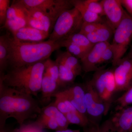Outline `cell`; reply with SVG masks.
<instances>
[{
	"label": "cell",
	"mask_w": 132,
	"mask_h": 132,
	"mask_svg": "<svg viewBox=\"0 0 132 132\" xmlns=\"http://www.w3.org/2000/svg\"><path fill=\"white\" fill-rule=\"evenodd\" d=\"M32 95L6 86L0 81V129L13 118L20 126L29 119L39 115L41 109Z\"/></svg>",
	"instance_id": "cell-1"
},
{
	"label": "cell",
	"mask_w": 132,
	"mask_h": 132,
	"mask_svg": "<svg viewBox=\"0 0 132 132\" xmlns=\"http://www.w3.org/2000/svg\"><path fill=\"white\" fill-rule=\"evenodd\" d=\"M61 47L58 41L21 42L11 37L9 66L16 67L44 61Z\"/></svg>",
	"instance_id": "cell-2"
},
{
	"label": "cell",
	"mask_w": 132,
	"mask_h": 132,
	"mask_svg": "<svg viewBox=\"0 0 132 132\" xmlns=\"http://www.w3.org/2000/svg\"><path fill=\"white\" fill-rule=\"evenodd\" d=\"M46 60L31 65L11 67L6 73L0 75V81L9 87L37 96L41 91Z\"/></svg>",
	"instance_id": "cell-3"
},
{
	"label": "cell",
	"mask_w": 132,
	"mask_h": 132,
	"mask_svg": "<svg viewBox=\"0 0 132 132\" xmlns=\"http://www.w3.org/2000/svg\"><path fill=\"white\" fill-rule=\"evenodd\" d=\"M84 21L81 15L75 7L66 10L58 17L48 40L61 41L80 32Z\"/></svg>",
	"instance_id": "cell-4"
},
{
	"label": "cell",
	"mask_w": 132,
	"mask_h": 132,
	"mask_svg": "<svg viewBox=\"0 0 132 132\" xmlns=\"http://www.w3.org/2000/svg\"><path fill=\"white\" fill-rule=\"evenodd\" d=\"M89 81L109 111L113 102L114 96L117 92L112 69L101 68L95 71Z\"/></svg>",
	"instance_id": "cell-5"
},
{
	"label": "cell",
	"mask_w": 132,
	"mask_h": 132,
	"mask_svg": "<svg viewBox=\"0 0 132 132\" xmlns=\"http://www.w3.org/2000/svg\"><path fill=\"white\" fill-rule=\"evenodd\" d=\"M132 41V16L126 11L123 20L114 31L111 43L114 53L113 66L123 58Z\"/></svg>",
	"instance_id": "cell-6"
},
{
	"label": "cell",
	"mask_w": 132,
	"mask_h": 132,
	"mask_svg": "<svg viewBox=\"0 0 132 132\" xmlns=\"http://www.w3.org/2000/svg\"><path fill=\"white\" fill-rule=\"evenodd\" d=\"M27 9L40 10L54 23L62 12L73 8L71 0H19Z\"/></svg>",
	"instance_id": "cell-7"
},
{
	"label": "cell",
	"mask_w": 132,
	"mask_h": 132,
	"mask_svg": "<svg viewBox=\"0 0 132 132\" xmlns=\"http://www.w3.org/2000/svg\"><path fill=\"white\" fill-rule=\"evenodd\" d=\"M85 91V102L87 115L92 123L99 124L109 111L106 104L99 97L89 81L83 84Z\"/></svg>",
	"instance_id": "cell-8"
},
{
	"label": "cell",
	"mask_w": 132,
	"mask_h": 132,
	"mask_svg": "<svg viewBox=\"0 0 132 132\" xmlns=\"http://www.w3.org/2000/svg\"><path fill=\"white\" fill-rule=\"evenodd\" d=\"M113 66L117 92H126L132 87V59L123 57Z\"/></svg>",
	"instance_id": "cell-9"
},
{
	"label": "cell",
	"mask_w": 132,
	"mask_h": 132,
	"mask_svg": "<svg viewBox=\"0 0 132 132\" xmlns=\"http://www.w3.org/2000/svg\"><path fill=\"white\" fill-rule=\"evenodd\" d=\"M101 2L107 22L114 31L123 20L126 12L121 0H102Z\"/></svg>",
	"instance_id": "cell-10"
},
{
	"label": "cell",
	"mask_w": 132,
	"mask_h": 132,
	"mask_svg": "<svg viewBox=\"0 0 132 132\" xmlns=\"http://www.w3.org/2000/svg\"><path fill=\"white\" fill-rule=\"evenodd\" d=\"M110 44V42L100 43L94 45L85 58L80 60L82 71L87 73L100 69L98 66L102 54Z\"/></svg>",
	"instance_id": "cell-11"
},
{
	"label": "cell",
	"mask_w": 132,
	"mask_h": 132,
	"mask_svg": "<svg viewBox=\"0 0 132 132\" xmlns=\"http://www.w3.org/2000/svg\"><path fill=\"white\" fill-rule=\"evenodd\" d=\"M107 121L118 132H132V106L116 111Z\"/></svg>",
	"instance_id": "cell-12"
},
{
	"label": "cell",
	"mask_w": 132,
	"mask_h": 132,
	"mask_svg": "<svg viewBox=\"0 0 132 132\" xmlns=\"http://www.w3.org/2000/svg\"><path fill=\"white\" fill-rule=\"evenodd\" d=\"M62 91L76 109L88 118L85 106V91L83 84L71 85Z\"/></svg>",
	"instance_id": "cell-13"
},
{
	"label": "cell",
	"mask_w": 132,
	"mask_h": 132,
	"mask_svg": "<svg viewBox=\"0 0 132 132\" xmlns=\"http://www.w3.org/2000/svg\"><path fill=\"white\" fill-rule=\"evenodd\" d=\"M15 40L21 42H37L49 37V33L27 26L12 33Z\"/></svg>",
	"instance_id": "cell-14"
},
{
	"label": "cell",
	"mask_w": 132,
	"mask_h": 132,
	"mask_svg": "<svg viewBox=\"0 0 132 132\" xmlns=\"http://www.w3.org/2000/svg\"><path fill=\"white\" fill-rule=\"evenodd\" d=\"M60 88L58 82L44 71L41 88L42 101L49 102L53 95L59 91Z\"/></svg>",
	"instance_id": "cell-15"
},
{
	"label": "cell",
	"mask_w": 132,
	"mask_h": 132,
	"mask_svg": "<svg viewBox=\"0 0 132 132\" xmlns=\"http://www.w3.org/2000/svg\"><path fill=\"white\" fill-rule=\"evenodd\" d=\"M114 30L107 22H103L96 31L86 35L93 45L100 43L109 42L113 35Z\"/></svg>",
	"instance_id": "cell-16"
},
{
	"label": "cell",
	"mask_w": 132,
	"mask_h": 132,
	"mask_svg": "<svg viewBox=\"0 0 132 132\" xmlns=\"http://www.w3.org/2000/svg\"><path fill=\"white\" fill-rule=\"evenodd\" d=\"M11 38L8 31L0 37V75L5 73L9 67Z\"/></svg>",
	"instance_id": "cell-17"
},
{
	"label": "cell",
	"mask_w": 132,
	"mask_h": 132,
	"mask_svg": "<svg viewBox=\"0 0 132 132\" xmlns=\"http://www.w3.org/2000/svg\"><path fill=\"white\" fill-rule=\"evenodd\" d=\"M40 115L55 120L61 131L68 129L69 125H70L65 115L58 110L54 103L42 108Z\"/></svg>",
	"instance_id": "cell-18"
},
{
	"label": "cell",
	"mask_w": 132,
	"mask_h": 132,
	"mask_svg": "<svg viewBox=\"0 0 132 132\" xmlns=\"http://www.w3.org/2000/svg\"><path fill=\"white\" fill-rule=\"evenodd\" d=\"M28 11L25 7L11 19L7 20L2 28L6 29L12 33L28 26Z\"/></svg>",
	"instance_id": "cell-19"
},
{
	"label": "cell",
	"mask_w": 132,
	"mask_h": 132,
	"mask_svg": "<svg viewBox=\"0 0 132 132\" xmlns=\"http://www.w3.org/2000/svg\"><path fill=\"white\" fill-rule=\"evenodd\" d=\"M56 60H58L72 71L77 76L81 75L82 71L80 60L73 56L67 51H58Z\"/></svg>",
	"instance_id": "cell-20"
},
{
	"label": "cell",
	"mask_w": 132,
	"mask_h": 132,
	"mask_svg": "<svg viewBox=\"0 0 132 132\" xmlns=\"http://www.w3.org/2000/svg\"><path fill=\"white\" fill-rule=\"evenodd\" d=\"M71 2L73 7L80 13L84 22L93 23L104 22L101 16L91 12L85 6L82 0H71Z\"/></svg>",
	"instance_id": "cell-21"
},
{
	"label": "cell",
	"mask_w": 132,
	"mask_h": 132,
	"mask_svg": "<svg viewBox=\"0 0 132 132\" xmlns=\"http://www.w3.org/2000/svg\"><path fill=\"white\" fill-rule=\"evenodd\" d=\"M53 97L55 98L54 102L55 105L64 115L70 112L78 111L66 97L62 90L58 91L53 95Z\"/></svg>",
	"instance_id": "cell-22"
},
{
	"label": "cell",
	"mask_w": 132,
	"mask_h": 132,
	"mask_svg": "<svg viewBox=\"0 0 132 132\" xmlns=\"http://www.w3.org/2000/svg\"><path fill=\"white\" fill-rule=\"evenodd\" d=\"M62 47H65L69 53L81 60L85 58L89 50L85 49L78 45L65 40L59 41Z\"/></svg>",
	"instance_id": "cell-23"
},
{
	"label": "cell",
	"mask_w": 132,
	"mask_h": 132,
	"mask_svg": "<svg viewBox=\"0 0 132 132\" xmlns=\"http://www.w3.org/2000/svg\"><path fill=\"white\" fill-rule=\"evenodd\" d=\"M65 115L69 124L78 125L83 128L87 126L90 122L87 117L78 111L70 112Z\"/></svg>",
	"instance_id": "cell-24"
},
{
	"label": "cell",
	"mask_w": 132,
	"mask_h": 132,
	"mask_svg": "<svg viewBox=\"0 0 132 132\" xmlns=\"http://www.w3.org/2000/svg\"><path fill=\"white\" fill-rule=\"evenodd\" d=\"M66 40L88 50H90L94 45L90 42L86 36L80 32L74 34Z\"/></svg>",
	"instance_id": "cell-25"
},
{
	"label": "cell",
	"mask_w": 132,
	"mask_h": 132,
	"mask_svg": "<svg viewBox=\"0 0 132 132\" xmlns=\"http://www.w3.org/2000/svg\"><path fill=\"white\" fill-rule=\"evenodd\" d=\"M83 130L84 132H118L107 120L101 125L90 122Z\"/></svg>",
	"instance_id": "cell-26"
},
{
	"label": "cell",
	"mask_w": 132,
	"mask_h": 132,
	"mask_svg": "<svg viewBox=\"0 0 132 132\" xmlns=\"http://www.w3.org/2000/svg\"><path fill=\"white\" fill-rule=\"evenodd\" d=\"M39 118L35 122L40 126L42 129H48L61 131L57 121L54 119L39 115Z\"/></svg>",
	"instance_id": "cell-27"
},
{
	"label": "cell",
	"mask_w": 132,
	"mask_h": 132,
	"mask_svg": "<svg viewBox=\"0 0 132 132\" xmlns=\"http://www.w3.org/2000/svg\"><path fill=\"white\" fill-rule=\"evenodd\" d=\"M45 72L58 82L60 87L59 66L56 61L50 58L47 59L45 62Z\"/></svg>",
	"instance_id": "cell-28"
},
{
	"label": "cell",
	"mask_w": 132,
	"mask_h": 132,
	"mask_svg": "<svg viewBox=\"0 0 132 132\" xmlns=\"http://www.w3.org/2000/svg\"><path fill=\"white\" fill-rule=\"evenodd\" d=\"M115 111L132 105V87L114 101Z\"/></svg>",
	"instance_id": "cell-29"
},
{
	"label": "cell",
	"mask_w": 132,
	"mask_h": 132,
	"mask_svg": "<svg viewBox=\"0 0 132 132\" xmlns=\"http://www.w3.org/2000/svg\"><path fill=\"white\" fill-rule=\"evenodd\" d=\"M83 4L93 13L102 17L105 16L103 6L101 1L97 0H82Z\"/></svg>",
	"instance_id": "cell-30"
},
{
	"label": "cell",
	"mask_w": 132,
	"mask_h": 132,
	"mask_svg": "<svg viewBox=\"0 0 132 132\" xmlns=\"http://www.w3.org/2000/svg\"><path fill=\"white\" fill-rule=\"evenodd\" d=\"M13 132H44L43 129L35 122L31 124H25L20 126L18 128L14 130Z\"/></svg>",
	"instance_id": "cell-31"
},
{
	"label": "cell",
	"mask_w": 132,
	"mask_h": 132,
	"mask_svg": "<svg viewBox=\"0 0 132 132\" xmlns=\"http://www.w3.org/2000/svg\"><path fill=\"white\" fill-rule=\"evenodd\" d=\"M9 0H0V24L3 26L6 22L8 10L10 7Z\"/></svg>",
	"instance_id": "cell-32"
},
{
	"label": "cell",
	"mask_w": 132,
	"mask_h": 132,
	"mask_svg": "<svg viewBox=\"0 0 132 132\" xmlns=\"http://www.w3.org/2000/svg\"><path fill=\"white\" fill-rule=\"evenodd\" d=\"M103 22L88 23L84 22L80 32L85 35L94 32L100 27Z\"/></svg>",
	"instance_id": "cell-33"
},
{
	"label": "cell",
	"mask_w": 132,
	"mask_h": 132,
	"mask_svg": "<svg viewBox=\"0 0 132 132\" xmlns=\"http://www.w3.org/2000/svg\"><path fill=\"white\" fill-rule=\"evenodd\" d=\"M114 57V53L112 47L111 43L109 46L103 52L102 56L100 65L101 64L106 63L109 61H112Z\"/></svg>",
	"instance_id": "cell-34"
},
{
	"label": "cell",
	"mask_w": 132,
	"mask_h": 132,
	"mask_svg": "<svg viewBox=\"0 0 132 132\" xmlns=\"http://www.w3.org/2000/svg\"><path fill=\"white\" fill-rule=\"evenodd\" d=\"M27 24L28 26L33 28L46 32L45 28L42 23L38 19L29 15V13L27 18Z\"/></svg>",
	"instance_id": "cell-35"
},
{
	"label": "cell",
	"mask_w": 132,
	"mask_h": 132,
	"mask_svg": "<svg viewBox=\"0 0 132 132\" xmlns=\"http://www.w3.org/2000/svg\"><path fill=\"white\" fill-rule=\"evenodd\" d=\"M121 2L128 13L132 16V0H121Z\"/></svg>",
	"instance_id": "cell-36"
},
{
	"label": "cell",
	"mask_w": 132,
	"mask_h": 132,
	"mask_svg": "<svg viewBox=\"0 0 132 132\" xmlns=\"http://www.w3.org/2000/svg\"><path fill=\"white\" fill-rule=\"evenodd\" d=\"M54 132H80V131L79 130H71V129H67L61 131H55Z\"/></svg>",
	"instance_id": "cell-37"
},
{
	"label": "cell",
	"mask_w": 132,
	"mask_h": 132,
	"mask_svg": "<svg viewBox=\"0 0 132 132\" xmlns=\"http://www.w3.org/2000/svg\"><path fill=\"white\" fill-rule=\"evenodd\" d=\"M1 132H13V131H10L8 130H6V129H5V127L1 129Z\"/></svg>",
	"instance_id": "cell-38"
},
{
	"label": "cell",
	"mask_w": 132,
	"mask_h": 132,
	"mask_svg": "<svg viewBox=\"0 0 132 132\" xmlns=\"http://www.w3.org/2000/svg\"><path fill=\"white\" fill-rule=\"evenodd\" d=\"M127 56L132 59V44L131 45V49H130V52H129V53H128Z\"/></svg>",
	"instance_id": "cell-39"
}]
</instances>
